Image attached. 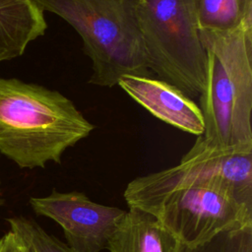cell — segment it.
Masks as SVG:
<instances>
[{"label":"cell","instance_id":"cell-1","mask_svg":"<svg viewBox=\"0 0 252 252\" xmlns=\"http://www.w3.org/2000/svg\"><path fill=\"white\" fill-rule=\"evenodd\" d=\"M123 197L188 247L252 226V150L219 151L198 136L178 164L133 179Z\"/></svg>","mask_w":252,"mask_h":252},{"label":"cell","instance_id":"cell-2","mask_svg":"<svg viewBox=\"0 0 252 252\" xmlns=\"http://www.w3.org/2000/svg\"><path fill=\"white\" fill-rule=\"evenodd\" d=\"M94 126L58 91L0 77V153L21 168L60 163Z\"/></svg>","mask_w":252,"mask_h":252},{"label":"cell","instance_id":"cell-3","mask_svg":"<svg viewBox=\"0 0 252 252\" xmlns=\"http://www.w3.org/2000/svg\"><path fill=\"white\" fill-rule=\"evenodd\" d=\"M200 34L207 56L200 136L219 151L252 150V18L230 31Z\"/></svg>","mask_w":252,"mask_h":252},{"label":"cell","instance_id":"cell-4","mask_svg":"<svg viewBox=\"0 0 252 252\" xmlns=\"http://www.w3.org/2000/svg\"><path fill=\"white\" fill-rule=\"evenodd\" d=\"M81 36L92 62L89 83L113 87L124 76L151 77L132 0H33Z\"/></svg>","mask_w":252,"mask_h":252},{"label":"cell","instance_id":"cell-5","mask_svg":"<svg viewBox=\"0 0 252 252\" xmlns=\"http://www.w3.org/2000/svg\"><path fill=\"white\" fill-rule=\"evenodd\" d=\"M152 74L190 98L203 89L207 56L195 0H132Z\"/></svg>","mask_w":252,"mask_h":252},{"label":"cell","instance_id":"cell-6","mask_svg":"<svg viewBox=\"0 0 252 252\" xmlns=\"http://www.w3.org/2000/svg\"><path fill=\"white\" fill-rule=\"evenodd\" d=\"M32 211L57 222L67 245L76 252H100L124 216V210L98 204L79 191L59 192L55 189L47 196L32 197Z\"/></svg>","mask_w":252,"mask_h":252},{"label":"cell","instance_id":"cell-7","mask_svg":"<svg viewBox=\"0 0 252 252\" xmlns=\"http://www.w3.org/2000/svg\"><path fill=\"white\" fill-rule=\"evenodd\" d=\"M117 85L161 121L193 135L203 134L204 119L199 105L175 86L141 76H124Z\"/></svg>","mask_w":252,"mask_h":252},{"label":"cell","instance_id":"cell-8","mask_svg":"<svg viewBox=\"0 0 252 252\" xmlns=\"http://www.w3.org/2000/svg\"><path fill=\"white\" fill-rule=\"evenodd\" d=\"M176 237L153 214L129 207L110 236L109 252H175Z\"/></svg>","mask_w":252,"mask_h":252},{"label":"cell","instance_id":"cell-9","mask_svg":"<svg viewBox=\"0 0 252 252\" xmlns=\"http://www.w3.org/2000/svg\"><path fill=\"white\" fill-rule=\"evenodd\" d=\"M46 29L44 14L33 0H0V62L21 56Z\"/></svg>","mask_w":252,"mask_h":252},{"label":"cell","instance_id":"cell-10","mask_svg":"<svg viewBox=\"0 0 252 252\" xmlns=\"http://www.w3.org/2000/svg\"><path fill=\"white\" fill-rule=\"evenodd\" d=\"M200 30L224 32L252 18V0H195Z\"/></svg>","mask_w":252,"mask_h":252},{"label":"cell","instance_id":"cell-11","mask_svg":"<svg viewBox=\"0 0 252 252\" xmlns=\"http://www.w3.org/2000/svg\"><path fill=\"white\" fill-rule=\"evenodd\" d=\"M7 222L10 226L9 230L34 252H76L32 219L18 216L7 219Z\"/></svg>","mask_w":252,"mask_h":252},{"label":"cell","instance_id":"cell-12","mask_svg":"<svg viewBox=\"0 0 252 252\" xmlns=\"http://www.w3.org/2000/svg\"><path fill=\"white\" fill-rule=\"evenodd\" d=\"M175 252H252V226L220 232L193 247L179 243Z\"/></svg>","mask_w":252,"mask_h":252},{"label":"cell","instance_id":"cell-13","mask_svg":"<svg viewBox=\"0 0 252 252\" xmlns=\"http://www.w3.org/2000/svg\"><path fill=\"white\" fill-rule=\"evenodd\" d=\"M0 252H22V242L11 230L0 237Z\"/></svg>","mask_w":252,"mask_h":252},{"label":"cell","instance_id":"cell-14","mask_svg":"<svg viewBox=\"0 0 252 252\" xmlns=\"http://www.w3.org/2000/svg\"><path fill=\"white\" fill-rule=\"evenodd\" d=\"M21 240V239H20ZM21 242H22V252H34L30 246H28L24 241H22L21 240Z\"/></svg>","mask_w":252,"mask_h":252},{"label":"cell","instance_id":"cell-15","mask_svg":"<svg viewBox=\"0 0 252 252\" xmlns=\"http://www.w3.org/2000/svg\"><path fill=\"white\" fill-rule=\"evenodd\" d=\"M0 192H1V182H0Z\"/></svg>","mask_w":252,"mask_h":252}]
</instances>
